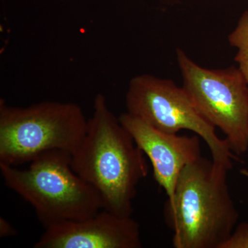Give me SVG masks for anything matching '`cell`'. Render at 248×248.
I'll return each mask as SVG.
<instances>
[{
    "instance_id": "cell-1",
    "label": "cell",
    "mask_w": 248,
    "mask_h": 248,
    "mask_svg": "<svg viewBox=\"0 0 248 248\" xmlns=\"http://www.w3.org/2000/svg\"><path fill=\"white\" fill-rule=\"evenodd\" d=\"M75 172L97 192L102 208L130 217L138 186L148 174L145 154L102 94L94 98L84 138L71 154Z\"/></svg>"
},
{
    "instance_id": "cell-2",
    "label": "cell",
    "mask_w": 248,
    "mask_h": 248,
    "mask_svg": "<svg viewBox=\"0 0 248 248\" xmlns=\"http://www.w3.org/2000/svg\"><path fill=\"white\" fill-rule=\"evenodd\" d=\"M229 170L200 156L178 179L174 197L164 205L174 248H221L237 225L239 214L228 182Z\"/></svg>"
},
{
    "instance_id": "cell-3",
    "label": "cell",
    "mask_w": 248,
    "mask_h": 248,
    "mask_svg": "<svg viewBox=\"0 0 248 248\" xmlns=\"http://www.w3.org/2000/svg\"><path fill=\"white\" fill-rule=\"evenodd\" d=\"M0 171L6 186L32 205L45 228L103 209L97 192L75 172L68 152H46L26 169L0 163Z\"/></svg>"
},
{
    "instance_id": "cell-4",
    "label": "cell",
    "mask_w": 248,
    "mask_h": 248,
    "mask_svg": "<svg viewBox=\"0 0 248 248\" xmlns=\"http://www.w3.org/2000/svg\"><path fill=\"white\" fill-rule=\"evenodd\" d=\"M84 111L72 102L45 101L26 107L0 100V163L17 166L53 151L73 153L88 125Z\"/></svg>"
},
{
    "instance_id": "cell-5",
    "label": "cell",
    "mask_w": 248,
    "mask_h": 248,
    "mask_svg": "<svg viewBox=\"0 0 248 248\" xmlns=\"http://www.w3.org/2000/svg\"><path fill=\"white\" fill-rule=\"evenodd\" d=\"M125 106L127 112L151 127L169 134L189 130L205 141L212 159L230 170L233 161H240L226 140L197 110L185 89L170 79L149 74L134 77L129 82Z\"/></svg>"
},
{
    "instance_id": "cell-6",
    "label": "cell",
    "mask_w": 248,
    "mask_h": 248,
    "mask_svg": "<svg viewBox=\"0 0 248 248\" xmlns=\"http://www.w3.org/2000/svg\"><path fill=\"white\" fill-rule=\"evenodd\" d=\"M183 88L209 123L224 134L231 151L239 156L248 150V84L234 66L209 69L177 50Z\"/></svg>"
},
{
    "instance_id": "cell-7",
    "label": "cell",
    "mask_w": 248,
    "mask_h": 248,
    "mask_svg": "<svg viewBox=\"0 0 248 248\" xmlns=\"http://www.w3.org/2000/svg\"><path fill=\"white\" fill-rule=\"evenodd\" d=\"M35 248H140V226L132 216L102 210L82 220L45 228Z\"/></svg>"
},
{
    "instance_id": "cell-8",
    "label": "cell",
    "mask_w": 248,
    "mask_h": 248,
    "mask_svg": "<svg viewBox=\"0 0 248 248\" xmlns=\"http://www.w3.org/2000/svg\"><path fill=\"white\" fill-rule=\"evenodd\" d=\"M119 119L149 159L155 181L166 192L168 200H172L183 169L202 156L200 137L159 131L127 112Z\"/></svg>"
},
{
    "instance_id": "cell-9",
    "label": "cell",
    "mask_w": 248,
    "mask_h": 248,
    "mask_svg": "<svg viewBox=\"0 0 248 248\" xmlns=\"http://www.w3.org/2000/svg\"><path fill=\"white\" fill-rule=\"evenodd\" d=\"M228 42L237 50L235 61L248 84V11L243 14L237 25L228 35Z\"/></svg>"
},
{
    "instance_id": "cell-10",
    "label": "cell",
    "mask_w": 248,
    "mask_h": 248,
    "mask_svg": "<svg viewBox=\"0 0 248 248\" xmlns=\"http://www.w3.org/2000/svg\"><path fill=\"white\" fill-rule=\"evenodd\" d=\"M221 248H248V223L236 225L234 231Z\"/></svg>"
},
{
    "instance_id": "cell-11",
    "label": "cell",
    "mask_w": 248,
    "mask_h": 248,
    "mask_svg": "<svg viewBox=\"0 0 248 248\" xmlns=\"http://www.w3.org/2000/svg\"><path fill=\"white\" fill-rule=\"evenodd\" d=\"M17 232L14 229L12 225L3 217L0 218V236L1 237H9L15 236Z\"/></svg>"
},
{
    "instance_id": "cell-12",
    "label": "cell",
    "mask_w": 248,
    "mask_h": 248,
    "mask_svg": "<svg viewBox=\"0 0 248 248\" xmlns=\"http://www.w3.org/2000/svg\"><path fill=\"white\" fill-rule=\"evenodd\" d=\"M240 173H241V175L244 176L245 177H246V178H247V179H248V170H247V169L240 170Z\"/></svg>"
}]
</instances>
